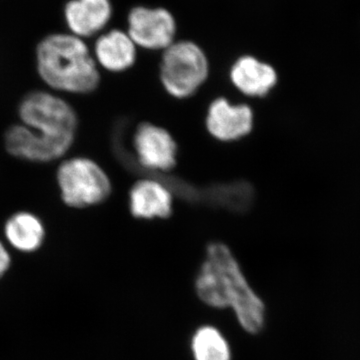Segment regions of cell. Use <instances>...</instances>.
<instances>
[{
    "label": "cell",
    "instance_id": "8",
    "mask_svg": "<svg viewBox=\"0 0 360 360\" xmlns=\"http://www.w3.org/2000/svg\"><path fill=\"white\" fill-rule=\"evenodd\" d=\"M205 122L208 132L217 141H239L253 129V111L246 104H233L219 97L208 108Z\"/></svg>",
    "mask_w": 360,
    "mask_h": 360
},
{
    "label": "cell",
    "instance_id": "2",
    "mask_svg": "<svg viewBox=\"0 0 360 360\" xmlns=\"http://www.w3.org/2000/svg\"><path fill=\"white\" fill-rule=\"evenodd\" d=\"M198 298L213 309H231L241 328L257 335L264 328L265 304L248 283L231 250L221 243L206 248L195 279Z\"/></svg>",
    "mask_w": 360,
    "mask_h": 360
},
{
    "label": "cell",
    "instance_id": "11",
    "mask_svg": "<svg viewBox=\"0 0 360 360\" xmlns=\"http://www.w3.org/2000/svg\"><path fill=\"white\" fill-rule=\"evenodd\" d=\"M172 193L155 179L135 182L129 193L130 212L136 219H167L172 212Z\"/></svg>",
    "mask_w": 360,
    "mask_h": 360
},
{
    "label": "cell",
    "instance_id": "13",
    "mask_svg": "<svg viewBox=\"0 0 360 360\" xmlns=\"http://www.w3.org/2000/svg\"><path fill=\"white\" fill-rule=\"evenodd\" d=\"M8 243L18 250L32 252L39 250L44 240L45 229L41 219L30 212H18L11 215L4 225Z\"/></svg>",
    "mask_w": 360,
    "mask_h": 360
},
{
    "label": "cell",
    "instance_id": "1",
    "mask_svg": "<svg viewBox=\"0 0 360 360\" xmlns=\"http://www.w3.org/2000/svg\"><path fill=\"white\" fill-rule=\"evenodd\" d=\"M20 124L4 134L7 153L18 160L47 163L66 155L75 143L77 112L63 97L45 90H33L21 99Z\"/></svg>",
    "mask_w": 360,
    "mask_h": 360
},
{
    "label": "cell",
    "instance_id": "9",
    "mask_svg": "<svg viewBox=\"0 0 360 360\" xmlns=\"http://www.w3.org/2000/svg\"><path fill=\"white\" fill-rule=\"evenodd\" d=\"M112 14L110 0H70L65 8L68 30L71 34L82 39L103 32Z\"/></svg>",
    "mask_w": 360,
    "mask_h": 360
},
{
    "label": "cell",
    "instance_id": "12",
    "mask_svg": "<svg viewBox=\"0 0 360 360\" xmlns=\"http://www.w3.org/2000/svg\"><path fill=\"white\" fill-rule=\"evenodd\" d=\"M136 44L127 32L111 30L97 39L94 59L97 65L110 72H123L134 65L137 58Z\"/></svg>",
    "mask_w": 360,
    "mask_h": 360
},
{
    "label": "cell",
    "instance_id": "5",
    "mask_svg": "<svg viewBox=\"0 0 360 360\" xmlns=\"http://www.w3.org/2000/svg\"><path fill=\"white\" fill-rule=\"evenodd\" d=\"M56 181L61 200L72 208H86L104 202L112 186L103 167L84 156L68 158L59 165Z\"/></svg>",
    "mask_w": 360,
    "mask_h": 360
},
{
    "label": "cell",
    "instance_id": "7",
    "mask_svg": "<svg viewBox=\"0 0 360 360\" xmlns=\"http://www.w3.org/2000/svg\"><path fill=\"white\" fill-rule=\"evenodd\" d=\"M137 160L142 167L169 172L176 165L177 144L167 129L153 123H142L134 137Z\"/></svg>",
    "mask_w": 360,
    "mask_h": 360
},
{
    "label": "cell",
    "instance_id": "6",
    "mask_svg": "<svg viewBox=\"0 0 360 360\" xmlns=\"http://www.w3.org/2000/svg\"><path fill=\"white\" fill-rule=\"evenodd\" d=\"M127 32L137 47L163 51L175 41L177 23L165 7L137 6L127 15Z\"/></svg>",
    "mask_w": 360,
    "mask_h": 360
},
{
    "label": "cell",
    "instance_id": "10",
    "mask_svg": "<svg viewBox=\"0 0 360 360\" xmlns=\"http://www.w3.org/2000/svg\"><path fill=\"white\" fill-rule=\"evenodd\" d=\"M229 77L238 91L250 97L267 96L277 82L276 70L252 56L236 59L229 71Z\"/></svg>",
    "mask_w": 360,
    "mask_h": 360
},
{
    "label": "cell",
    "instance_id": "15",
    "mask_svg": "<svg viewBox=\"0 0 360 360\" xmlns=\"http://www.w3.org/2000/svg\"><path fill=\"white\" fill-rule=\"evenodd\" d=\"M9 264H11V257L6 248L0 243V277L8 269Z\"/></svg>",
    "mask_w": 360,
    "mask_h": 360
},
{
    "label": "cell",
    "instance_id": "3",
    "mask_svg": "<svg viewBox=\"0 0 360 360\" xmlns=\"http://www.w3.org/2000/svg\"><path fill=\"white\" fill-rule=\"evenodd\" d=\"M35 59L39 77L53 91L89 94L101 82L98 65L89 46L71 33H52L40 40Z\"/></svg>",
    "mask_w": 360,
    "mask_h": 360
},
{
    "label": "cell",
    "instance_id": "4",
    "mask_svg": "<svg viewBox=\"0 0 360 360\" xmlns=\"http://www.w3.org/2000/svg\"><path fill=\"white\" fill-rule=\"evenodd\" d=\"M210 75V61L200 45L179 40L163 51L160 80L167 94L175 98L193 96Z\"/></svg>",
    "mask_w": 360,
    "mask_h": 360
},
{
    "label": "cell",
    "instance_id": "14",
    "mask_svg": "<svg viewBox=\"0 0 360 360\" xmlns=\"http://www.w3.org/2000/svg\"><path fill=\"white\" fill-rule=\"evenodd\" d=\"M194 360H231V349L224 335L214 326H201L191 338Z\"/></svg>",
    "mask_w": 360,
    "mask_h": 360
}]
</instances>
